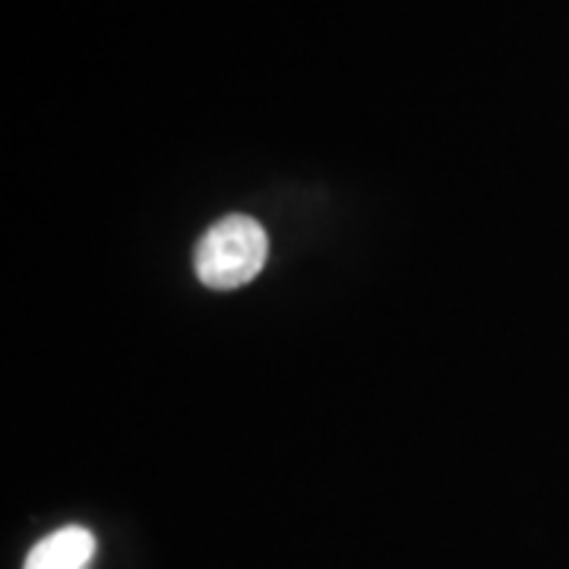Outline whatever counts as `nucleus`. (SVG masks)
Segmentation results:
<instances>
[{
  "label": "nucleus",
  "instance_id": "f257e3e1",
  "mask_svg": "<svg viewBox=\"0 0 569 569\" xmlns=\"http://www.w3.org/2000/svg\"><path fill=\"white\" fill-rule=\"evenodd\" d=\"M269 260V234L250 216H224L197 247V276L206 288L231 291L253 282Z\"/></svg>",
  "mask_w": 569,
  "mask_h": 569
},
{
  "label": "nucleus",
  "instance_id": "f03ea898",
  "mask_svg": "<svg viewBox=\"0 0 569 569\" xmlns=\"http://www.w3.org/2000/svg\"><path fill=\"white\" fill-rule=\"evenodd\" d=\"M92 553H96L92 531L82 526H67L41 538L39 545L29 550L22 569H89Z\"/></svg>",
  "mask_w": 569,
  "mask_h": 569
}]
</instances>
